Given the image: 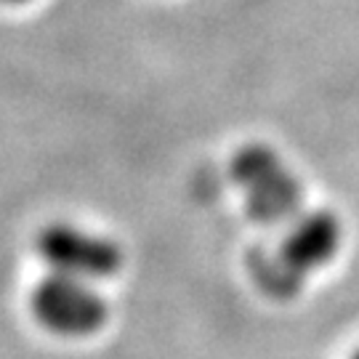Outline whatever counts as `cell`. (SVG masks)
I'll return each instance as SVG.
<instances>
[{"instance_id":"cell-1","label":"cell","mask_w":359,"mask_h":359,"mask_svg":"<svg viewBox=\"0 0 359 359\" xmlns=\"http://www.w3.org/2000/svg\"><path fill=\"white\" fill-rule=\"evenodd\" d=\"M344 240L341 221L330 210H301L277 248L250 256V274L271 298H293L309 274L327 266Z\"/></svg>"},{"instance_id":"cell-2","label":"cell","mask_w":359,"mask_h":359,"mask_svg":"<svg viewBox=\"0 0 359 359\" xmlns=\"http://www.w3.org/2000/svg\"><path fill=\"white\" fill-rule=\"evenodd\" d=\"M231 181L243 194L248 216L264 226L290 224L301 213L304 187L266 144H248L231 157Z\"/></svg>"},{"instance_id":"cell-3","label":"cell","mask_w":359,"mask_h":359,"mask_svg":"<svg viewBox=\"0 0 359 359\" xmlns=\"http://www.w3.org/2000/svg\"><path fill=\"white\" fill-rule=\"evenodd\" d=\"M32 317L56 335L83 338L102 330L107 322V301L88 280H77L67 274H48L35 285L29 295Z\"/></svg>"},{"instance_id":"cell-4","label":"cell","mask_w":359,"mask_h":359,"mask_svg":"<svg viewBox=\"0 0 359 359\" xmlns=\"http://www.w3.org/2000/svg\"><path fill=\"white\" fill-rule=\"evenodd\" d=\"M35 250L53 274L77 280H104L123 266V250L109 237L56 221L43 226L35 240Z\"/></svg>"},{"instance_id":"cell-5","label":"cell","mask_w":359,"mask_h":359,"mask_svg":"<svg viewBox=\"0 0 359 359\" xmlns=\"http://www.w3.org/2000/svg\"><path fill=\"white\" fill-rule=\"evenodd\" d=\"M0 3H6V6H25V3H32V0H0Z\"/></svg>"},{"instance_id":"cell-6","label":"cell","mask_w":359,"mask_h":359,"mask_svg":"<svg viewBox=\"0 0 359 359\" xmlns=\"http://www.w3.org/2000/svg\"><path fill=\"white\" fill-rule=\"evenodd\" d=\"M351 359H359V348L354 351V354H351Z\"/></svg>"}]
</instances>
